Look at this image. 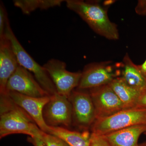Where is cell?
I'll return each instance as SVG.
<instances>
[{"mask_svg":"<svg viewBox=\"0 0 146 146\" xmlns=\"http://www.w3.org/2000/svg\"><path fill=\"white\" fill-rule=\"evenodd\" d=\"M6 90L7 95L9 92L14 91L31 97L50 96L31 73L20 65L9 79Z\"/></svg>","mask_w":146,"mask_h":146,"instance_id":"obj_10","label":"cell"},{"mask_svg":"<svg viewBox=\"0 0 146 146\" xmlns=\"http://www.w3.org/2000/svg\"><path fill=\"white\" fill-rule=\"evenodd\" d=\"M89 146H110L104 135L91 133Z\"/></svg>","mask_w":146,"mask_h":146,"instance_id":"obj_20","label":"cell"},{"mask_svg":"<svg viewBox=\"0 0 146 146\" xmlns=\"http://www.w3.org/2000/svg\"><path fill=\"white\" fill-rule=\"evenodd\" d=\"M138 146H146V142H144L142 143L138 144Z\"/></svg>","mask_w":146,"mask_h":146,"instance_id":"obj_25","label":"cell"},{"mask_svg":"<svg viewBox=\"0 0 146 146\" xmlns=\"http://www.w3.org/2000/svg\"><path fill=\"white\" fill-rule=\"evenodd\" d=\"M110 61L94 63L85 66L78 86L80 90L91 89L109 84L115 78L120 77V70L111 65Z\"/></svg>","mask_w":146,"mask_h":146,"instance_id":"obj_6","label":"cell"},{"mask_svg":"<svg viewBox=\"0 0 146 146\" xmlns=\"http://www.w3.org/2000/svg\"><path fill=\"white\" fill-rule=\"evenodd\" d=\"M63 0H15L14 5L20 9L24 14L28 15L36 9L44 10L60 6Z\"/></svg>","mask_w":146,"mask_h":146,"instance_id":"obj_17","label":"cell"},{"mask_svg":"<svg viewBox=\"0 0 146 146\" xmlns=\"http://www.w3.org/2000/svg\"><path fill=\"white\" fill-rule=\"evenodd\" d=\"M49 134L60 138L70 146H89L91 133L73 131L62 127L49 126Z\"/></svg>","mask_w":146,"mask_h":146,"instance_id":"obj_16","label":"cell"},{"mask_svg":"<svg viewBox=\"0 0 146 146\" xmlns=\"http://www.w3.org/2000/svg\"><path fill=\"white\" fill-rule=\"evenodd\" d=\"M19 64L10 40L6 35L0 38V94L7 96L6 85Z\"/></svg>","mask_w":146,"mask_h":146,"instance_id":"obj_12","label":"cell"},{"mask_svg":"<svg viewBox=\"0 0 146 146\" xmlns=\"http://www.w3.org/2000/svg\"><path fill=\"white\" fill-rule=\"evenodd\" d=\"M8 95L12 101L26 112L42 131L48 133L49 126L45 122L43 111L49 101L50 96L31 97L14 91L9 92Z\"/></svg>","mask_w":146,"mask_h":146,"instance_id":"obj_9","label":"cell"},{"mask_svg":"<svg viewBox=\"0 0 146 146\" xmlns=\"http://www.w3.org/2000/svg\"><path fill=\"white\" fill-rule=\"evenodd\" d=\"M9 24L8 14L2 1L0 2V38L5 35L7 29Z\"/></svg>","mask_w":146,"mask_h":146,"instance_id":"obj_18","label":"cell"},{"mask_svg":"<svg viewBox=\"0 0 146 146\" xmlns=\"http://www.w3.org/2000/svg\"><path fill=\"white\" fill-rule=\"evenodd\" d=\"M5 35L10 40L19 65L33 73L36 81L50 96L57 93L54 84L45 68L36 62L24 48L13 33L10 25L7 27Z\"/></svg>","mask_w":146,"mask_h":146,"instance_id":"obj_4","label":"cell"},{"mask_svg":"<svg viewBox=\"0 0 146 146\" xmlns=\"http://www.w3.org/2000/svg\"><path fill=\"white\" fill-rule=\"evenodd\" d=\"M43 67L56 88L58 94L69 98L73 89L78 87L82 72H72L66 70V64L58 59H50Z\"/></svg>","mask_w":146,"mask_h":146,"instance_id":"obj_5","label":"cell"},{"mask_svg":"<svg viewBox=\"0 0 146 146\" xmlns=\"http://www.w3.org/2000/svg\"><path fill=\"white\" fill-rule=\"evenodd\" d=\"M27 141L34 146H48L44 141L38 137L29 136L28 138Z\"/></svg>","mask_w":146,"mask_h":146,"instance_id":"obj_23","label":"cell"},{"mask_svg":"<svg viewBox=\"0 0 146 146\" xmlns=\"http://www.w3.org/2000/svg\"><path fill=\"white\" fill-rule=\"evenodd\" d=\"M65 1L67 7L80 16L95 32L108 39H119L117 25L110 20L107 10L99 4L80 0Z\"/></svg>","mask_w":146,"mask_h":146,"instance_id":"obj_2","label":"cell"},{"mask_svg":"<svg viewBox=\"0 0 146 146\" xmlns=\"http://www.w3.org/2000/svg\"><path fill=\"white\" fill-rule=\"evenodd\" d=\"M89 94L95 108L96 120L107 117L125 109L109 84L90 89Z\"/></svg>","mask_w":146,"mask_h":146,"instance_id":"obj_8","label":"cell"},{"mask_svg":"<svg viewBox=\"0 0 146 146\" xmlns=\"http://www.w3.org/2000/svg\"><path fill=\"white\" fill-rule=\"evenodd\" d=\"M109 85L122 103L125 109L136 107L141 91L129 85L121 76L113 80Z\"/></svg>","mask_w":146,"mask_h":146,"instance_id":"obj_14","label":"cell"},{"mask_svg":"<svg viewBox=\"0 0 146 146\" xmlns=\"http://www.w3.org/2000/svg\"><path fill=\"white\" fill-rule=\"evenodd\" d=\"M135 107L146 108V86L141 91Z\"/></svg>","mask_w":146,"mask_h":146,"instance_id":"obj_21","label":"cell"},{"mask_svg":"<svg viewBox=\"0 0 146 146\" xmlns=\"http://www.w3.org/2000/svg\"><path fill=\"white\" fill-rule=\"evenodd\" d=\"M122 78L129 86L141 91L146 86V77L127 53L122 63Z\"/></svg>","mask_w":146,"mask_h":146,"instance_id":"obj_15","label":"cell"},{"mask_svg":"<svg viewBox=\"0 0 146 146\" xmlns=\"http://www.w3.org/2000/svg\"><path fill=\"white\" fill-rule=\"evenodd\" d=\"M80 90L73 91L69 99L76 123L80 127L87 128L96 121V112L89 93Z\"/></svg>","mask_w":146,"mask_h":146,"instance_id":"obj_11","label":"cell"},{"mask_svg":"<svg viewBox=\"0 0 146 146\" xmlns=\"http://www.w3.org/2000/svg\"><path fill=\"white\" fill-rule=\"evenodd\" d=\"M146 125V108L125 109L114 115L96 120L91 126L92 133L104 135L126 128Z\"/></svg>","mask_w":146,"mask_h":146,"instance_id":"obj_3","label":"cell"},{"mask_svg":"<svg viewBox=\"0 0 146 146\" xmlns=\"http://www.w3.org/2000/svg\"><path fill=\"white\" fill-rule=\"evenodd\" d=\"M138 67L141 72L146 77V60L143 64L138 65Z\"/></svg>","mask_w":146,"mask_h":146,"instance_id":"obj_24","label":"cell"},{"mask_svg":"<svg viewBox=\"0 0 146 146\" xmlns=\"http://www.w3.org/2000/svg\"><path fill=\"white\" fill-rule=\"evenodd\" d=\"M146 132V125L134 126L104 135L110 146H138L140 136Z\"/></svg>","mask_w":146,"mask_h":146,"instance_id":"obj_13","label":"cell"},{"mask_svg":"<svg viewBox=\"0 0 146 146\" xmlns=\"http://www.w3.org/2000/svg\"><path fill=\"white\" fill-rule=\"evenodd\" d=\"M42 139L48 146H70L60 138L44 132Z\"/></svg>","mask_w":146,"mask_h":146,"instance_id":"obj_19","label":"cell"},{"mask_svg":"<svg viewBox=\"0 0 146 146\" xmlns=\"http://www.w3.org/2000/svg\"><path fill=\"white\" fill-rule=\"evenodd\" d=\"M43 116L45 122L49 126H70L73 110L70 100L58 93L51 96L49 101L44 108Z\"/></svg>","mask_w":146,"mask_h":146,"instance_id":"obj_7","label":"cell"},{"mask_svg":"<svg viewBox=\"0 0 146 146\" xmlns=\"http://www.w3.org/2000/svg\"><path fill=\"white\" fill-rule=\"evenodd\" d=\"M43 132L26 112L12 101L8 95L1 96V139L16 133L42 139Z\"/></svg>","mask_w":146,"mask_h":146,"instance_id":"obj_1","label":"cell"},{"mask_svg":"<svg viewBox=\"0 0 146 146\" xmlns=\"http://www.w3.org/2000/svg\"><path fill=\"white\" fill-rule=\"evenodd\" d=\"M135 9L138 15L146 16V0L138 1Z\"/></svg>","mask_w":146,"mask_h":146,"instance_id":"obj_22","label":"cell"},{"mask_svg":"<svg viewBox=\"0 0 146 146\" xmlns=\"http://www.w3.org/2000/svg\"><path fill=\"white\" fill-rule=\"evenodd\" d=\"M144 134H145V135H146V132H145V133H144Z\"/></svg>","mask_w":146,"mask_h":146,"instance_id":"obj_26","label":"cell"}]
</instances>
